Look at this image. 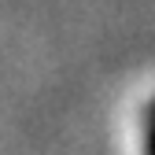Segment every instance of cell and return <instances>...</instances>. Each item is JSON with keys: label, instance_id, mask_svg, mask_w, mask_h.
I'll return each mask as SVG.
<instances>
[{"label": "cell", "instance_id": "cell-1", "mask_svg": "<svg viewBox=\"0 0 155 155\" xmlns=\"http://www.w3.org/2000/svg\"><path fill=\"white\" fill-rule=\"evenodd\" d=\"M148 155H155V114H148Z\"/></svg>", "mask_w": 155, "mask_h": 155}, {"label": "cell", "instance_id": "cell-2", "mask_svg": "<svg viewBox=\"0 0 155 155\" xmlns=\"http://www.w3.org/2000/svg\"><path fill=\"white\" fill-rule=\"evenodd\" d=\"M148 114H155V100H151V107H148Z\"/></svg>", "mask_w": 155, "mask_h": 155}]
</instances>
